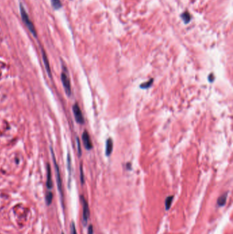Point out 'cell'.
Here are the masks:
<instances>
[{"instance_id":"cell-1","label":"cell","mask_w":233,"mask_h":234,"mask_svg":"<svg viewBox=\"0 0 233 234\" xmlns=\"http://www.w3.org/2000/svg\"><path fill=\"white\" fill-rule=\"evenodd\" d=\"M51 155H52L53 162V164H54V166H55V171H56L57 185H58V190H59V192H60V196H61L62 201V205H63V190H62V182L61 175H60L59 166H58V163H57L56 162V156H55L54 152H53V149H52V147H51Z\"/></svg>"},{"instance_id":"cell-2","label":"cell","mask_w":233,"mask_h":234,"mask_svg":"<svg viewBox=\"0 0 233 234\" xmlns=\"http://www.w3.org/2000/svg\"><path fill=\"white\" fill-rule=\"evenodd\" d=\"M20 12H21V18H22V20L24 22V24L26 25L27 28L29 29L30 32L35 37H36L37 34H36V31L35 28H34V26L31 20H30L29 16H28V13L26 12V10H25L24 6H22V4L20 5Z\"/></svg>"},{"instance_id":"cell-3","label":"cell","mask_w":233,"mask_h":234,"mask_svg":"<svg viewBox=\"0 0 233 234\" xmlns=\"http://www.w3.org/2000/svg\"><path fill=\"white\" fill-rule=\"evenodd\" d=\"M61 81L63 85V87L64 88L65 93L70 97L71 95V81L69 79V77L66 73L64 72H62L61 74Z\"/></svg>"},{"instance_id":"cell-4","label":"cell","mask_w":233,"mask_h":234,"mask_svg":"<svg viewBox=\"0 0 233 234\" xmlns=\"http://www.w3.org/2000/svg\"><path fill=\"white\" fill-rule=\"evenodd\" d=\"M73 112L75 118L77 123L81 124V125L84 123V118H83V114L78 104H75L73 106Z\"/></svg>"},{"instance_id":"cell-5","label":"cell","mask_w":233,"mask_h":234,"mask_svg":"<svg viewBox=\"0 0 233 234\" xmlns=\"http://www.w3.org/2000/svg\"><path fill=\"white\" fill-rule=\"evenodd\" d=\"M81 200L83 205V224L85 226L88 223L89 217H90V210H89L88 203L83 196H81Z\"/></svg>"},{"instance_id":"cell-6","label":"cell","mask_w":233,"mask_h":234,"mask_svg":"<svg viewBox=\"0 0 233 234\" xmlns=\"http://www.w3.org/2000/svg\"><path fill=\"white\" fill-rule=\"evenodd\" d=\"M82 141L83 145L87 150H90L92 149V143L89 134L87 131H84L82 134Z\"/></svg>"},{"instance_id":"cell-7","label":"cell","mask_w":233,"mask_h":234,"mask_svg":"<svg viewBox=\"0 0 233 234\" xmlns=\"http://www.w3.org/2000/svg\"><path fill=\"white\" fill-rule=\"evenodd\" d=\"M41 51H42V60H43L44 67H45V69H46V71H47V73L48 75H49V77L50 78H52V74H51V68H50V65H49V60H48V58H47V55H46V53L43 49V48L41 49Z\"/></svg>"},{"instance_id":"cell-8","label":"cell","mask_w":233,"mask_h":234,"mask_svg":"<svg viewBox=\"0 0 233 234\" xmlns=\"http://www.w3.org/2000/svg\"><path fill=\"white\" fill-rule=\"evenodd\" d=\"M47 187L49 189L52 188V178H51V166L49 164L47 165Z\"/></svg>"},{"instance_id":"cell-9","label":"cell","mask_w":233,"mask_h":234,"mask_svg":"<svg viewBox=\"0 0 233 234\" xmlns=\"http://www.w3.org/2000/svg\"><path fill=\"white\" fill-rule=\"evenodd\" d=\"M113 150V141L111 138H109L106 141V147H105V154L107 156H109L111 155V152Z\"/></svg>"},{"instance_id":"cell-10","label":"cell","mask_w":233,"mask_h":234,"mask_svg":"<svg viewBox=\"0 0 233 234\" xmlns=\"http://www.w3.org/2000/svg\"><path fill=\"white\" fill-rule=\"evenodd\" d=\"M228 194V193L226 192L224 194H222L221 196H220V197L218 198V205H219V206L222 207V206H224V205H225L226 203Z\"/></svg>"},{"instance_id":"cell-11","label":"cell","mask_w":233,"mask_h":234,"mask_svg":"<svg viewBox=\"0 0 233 234\" xmlns=\"http://www.w3.org/2000/svg\"><path fill=\"white\" fill-rule=\"evenodd\" d=\"M152 83H153V79L151 78V79H149L147 82H144L143 84H142L140 86V87L142 88V89H147V88H150L151 86L152 85Z\"/></svg>"},{"instance_id":"cell-12","label":"cell","mask_w":233,"mask_h":234,"mask_svg":"<svg viewBox=\"0 0 233 234\" xmlns=\"http://www.w3.org/2000/svg\"><path fill=\"white\" fill-rule=\"evenodd\" d=\"M51 4L55 10L60 9L62 7V2L60 0H51Z\"/></svg>"},{"instance_id":"cell-13","label":"cell","mask_w":233,"mask_h":234,"mask_svg":"<svg viewBox=\"0 0 233 234\" xmlns=\"http://www.w3.org/2000/svg\"><path fill=\"white\" fill-rule=\"evenodd\" d=\"M173 198H174L173 196H168V197L166 198V199H165V210H168L170 209V207L172 205V201H173Z\"/></svg>"},{"instance_id":"cell-14","label":"cell","mask_w":233,"mask_h":234,"mask_svg":"<svg viewBox=\"0 0 233 234\" xmlns=\"http://www.w3.org/2000/svg\"><path fill=\"white\" fill-rule=\"evenodd\" d=\"M52 198H53V194L51 192H48L47 194H46V202H47V205H50L51 203V201H52Z\"/></svg>"},{"instance_id":"cell-15","label":"cell","mask_w":233,"mask_h":234,"mask_svg":"<svg viewBox=\"0 0 233 234\" xmlns=\"http://www.w3.org/2000/svg\"><path fill=\"white\" fill-rule=\"evenodd\" d=\"M67 168H68V171L69 174H71V156L70 154H68V156H67Z\"/></svg>"},{"instance_id":"cell-16","label":"cell","mask_w":233,"mask_h":234,"mask_svg":"<svg viewBox=\"0 0 233 234\" xmlns=\"http://www.w3.org/2000/svg\"><path fill=\"white\" fill-rule=\"evenodd\" d=\"M80 180H81V184H84V176H83V167L82 165L81 164L80 166Z\"/></svg>"},{"instance_id":"cell-17","label":"cell","mask_w":233,"mask_h":234,"mask_svg":"<svg viewBox=\"0 0 233 234\" xmlns=\"http://www.w3.org/2000/svg\"><path fill=\"white\" fill-rule=\"evenodd\" d=\"M77 151L78 154H79V156L81 155V143H80L79 138H77Z\"/></svg>"},{"instance_id":"cell-18","label":"cell","mask_w":233,"mask_h":234,"mask_svg":"<svg viewBox=\"0 0 233 234\" xmlns=\"http://www.w3.org/2000/svg\"><path fill=\"white\" fill-rule=\"evenodd\" d=\"M71 234H77L75 225L74 222H72L71 224Z\"/></svg>"},{"instance_id":"cell-19","label":"cell","mask_w":233,"mask_h":234,"mask_svg":"<svg viewBox=\"0 0 233 234\" xmlns=\"http://www.w3.org/2000/svg\"><path fill=\"white\" fill-rule=\"evenodd\" d=\"M88 234H93V227H92V225L89 226Z\"/></svg>"},{"instance_id":"cell-20","label":"cell","mask_w":233,"mask_h":234,"mask_svg":"<svg viewBox=\"0 0 233 234\" xmlns=\"http://www.w3.org/2000/svg\"><path fill=\"white\" fill-rule=\"evenodd\" d=\"M214 75H213V73H211V74H210V75H209V81L210 82H212V81L214 80Z\"/></svg>"},{"instance_id":"cell-21","label":"cell","mask_w":233,"mask_h":234,"mask_svg":"<svg viewBox=\"0 0 233 234\" xmlns=\"http://www.w3.org/2000/svg\"><path fill=\"white\" fill-rule=\"evenodd\" d=\"M62 234H64V233H62Z\"/></svg>"}]
</instances>
